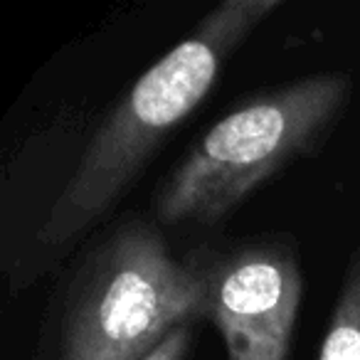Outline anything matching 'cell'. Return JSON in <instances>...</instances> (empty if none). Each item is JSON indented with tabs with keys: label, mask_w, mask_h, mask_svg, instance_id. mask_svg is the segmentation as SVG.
Here are the masks:
<instances>
[{
	"label": "cell",
	"mask_w": 360,
	"mask_h": 360,
	"mask_svg": "<svg viewBox=\"0 0 360 360\" xmlns=\"http://www.w3.org/2000/svg\"><path fill=\"white\" fill-rule=\"evenodd\" d=\"M193 350V323L173 328L143 360H188Z\"/></svg>",
	"instance_id": "obj_6"
},
{
	"label": "cell",
	"mask_w": 360,
	"mask_h": 360,
	"mask_svg": "<svg viewBox=\"0 0 360 360\" xmlns=\"http://www.w3.org/2000/svg\"><path fill=\"white\" fill-rule=\"evenodd\" d=\"M279 0H225L150 65L94 131L37 230L45 259H62L119 207L163 141L207 99L227 60Z\"/></svg>",
	"instance_id": "obj_1"
},
{
	"label": "cell",
	"mask_w": 360,
	"mask_h": 360,
	"mask_svg": "<svg viewBox=\"0 0 360 360\" xmlns=\"http://www.w3.org/2000/svg\"><path fill=\"white\" fill-rule=\"evenodd\" d=\"M353 96L348 72L259 91L210 126L168 170L150 212L163 227L225 222L266 180L323 146Z\"/></svg>",
	"instance_id": "obj_2"
},
{
	"label": "cell",
	"mask_w": 360,
	"mask_h": 360,
	"mask_svg": "<svg viewBox=\"0 0 360 360\" xmlns=\"http://www.w3.org/2000/svg\"><path fill=\"white\" fill-rule=\"evenodd\" d=\"M202 321V284L146 215L111 222L79 255L57 299L52 360H143L183 323Z\"/></svg>",
	"instance_id": "obj_3"
},
{
	"label": "cell",
	"mask_w": 360,
	"mask_h": 360,
	"mask_svg": "<svg viewBox=\"0 0 360 360\" xmlns=\"http://www.w3.org/2000/svg\"><path fill=\"white\" fill-rule=\"evenodd\" d=\"M202 321L225 340L227 360H286L301 306V264L289 237H259L227 250L198 247Z\"/></svg>",
	"instance_id": "obj_4"
},
{
	"label": "cell",
	"mask_w": 360,
	"mask_h": 360,
	"mask_svg": "<svg viewBox=\"0 0 360 360\" xmlns=\"http://www.w3.org/2000/svg\"><path fill=\"white\" fill-rule=\"evenodd\" d=\"M319 360H360V242L345 266Z\"/></svg>",
	"instance_id": "obj_5"
}]
</instances>
